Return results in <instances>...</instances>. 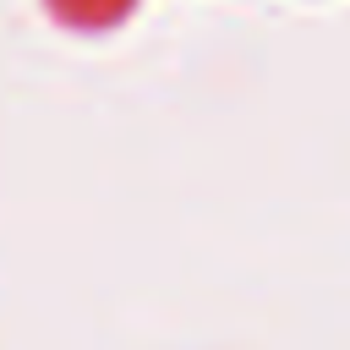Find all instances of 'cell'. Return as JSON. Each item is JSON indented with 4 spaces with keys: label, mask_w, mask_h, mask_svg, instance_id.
<instances>
[]
</instances>
